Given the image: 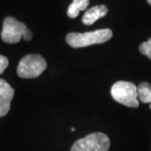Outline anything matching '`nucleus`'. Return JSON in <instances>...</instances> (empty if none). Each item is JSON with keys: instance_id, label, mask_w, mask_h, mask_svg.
Here are the masks:
<instances>
[{"instance_id": "nucleus-1", "label": "nucleus", "mask_w": 151, "mask_h": 151, "mask_svg": "<svg viewBox=\"0 0 151 151\" xmlns=\"http://www.w3.org/2000/svg\"><path fill=\"white\" fill-rule=\"evenodd\" d=\"M113 37V31L110 29H97L86 33H70L66 35L67 44L73 48L86 47L96 44L107 42Z\"/></svg>"}, {"instance_id": "nucleus-2", "label": "nucleus", "mask_w": 151, "mask_h": 151, "mask_svg": "<svg viewBox=\"0 0 151 151\" xmlns=\"http://www.w3.org/2000/svg\"><path fill=\"white\" fill-rule=\"evenodd\" d=\"M111 95L118 103L129 108H138V87L130 81H117L111 88Z\"/></svg>"}, {"instance_id": "nucleus-3", "label": "nucleus", "mask_w": 151, "mask_h": 151, "mask_svg": "<svg viewBox=\"0 0 151 151\" xmlns=\"http://www.w3.org/2000/svg\"><path fill=\"white\" fill-rule=\"evenodd\" d=\"M46 61L41 55L30 54L23 57L19 61L17 73L19 77L24 79L36 78L46 69Z\"/></svg>"}, {"instance_id": "nucleus-4", "label": "nucleus", "mask_w": 151, "mask_h": 151, "mask_svg": "<svg viewBox=\"0 0 151 151\" xmlns=\"http://www.w3.org/2000/svg\"><path fill=\"white\" fill-rule=\"evenodd\" d=\"M110 139L103 133H93L76 141L71 151H108Z\"/></svg>"}, {"instance_id": "nucleus-5", "label": "nucleus", "mask_w": 151, "mask_h": 151, "mask_svg": "<svg viewBox=\"0 0 151 151\" xmlns=\"http://www.w3.org/2000/svg\"><path fill=\"white\" fill-rule=\"evenodd\" d=\"M27 29L24 23L18 21L13 17H7L3 24V30L1 33L2 40L8 44L18 43L20 41Z\"/></svg>"}, {"instance_id": "nucleus-6", "label": "nucleus", "mask_w": 151, "mask_h": 151, "mask_svg": "<svg viewBox=\"0 0 151 151\" xmlns=\"http://www.w3.org/2000/svg\"><path fill=\"white\" fill-rule=\"evenodd\" d=\"M14 96V89L4 79H0V117L5 116L9 112Z\"/></svg>"}, {"instance_id": "nucleus-7", "label": "nucleus", "mask_w": 151, "mask_h": 151, "mask_svg": "<svg viewBox=\"0 0 151 151\" xmlns=\"http://www.w3.org/2000/svg\"><path fill=\"white\" fill-rule=\"evenodd\" d=\"M108 8L105 5H97L86 11L82 17V22L86 25H91L97 19L106 16L108 14Z\"/></svg>"}, {"instance_id": "nucleus-8", "label": "nucleus", "mask_w": 151, "mask_h": 151, "mask_svg": "<svg viewBox=\"0 0 151 151\" xmlns=\"http://www.w3.org/2000/svg\"><path fill=\"white\" fill-rule=\"evenodd\" d=\"M89 5V0H73L68 8L67 15L71 18L75 19L78 16L80 11H83Z\"/></svg>"}, {"instance_id": "nucleus-9", "label": "nucleus", "mask_w": 151, "mask_h": 151, "mask_svg": "<svg viewBox=\"0 0 151 151\" xmlns=\"http://www.w3.org/2000/svg\"><path fill=\"white\" fill-rule=\"evenodd\" d=\"M138 98L143 103H150L151 109V85L149 82H142L138 86Z\"/></svg>"}, {"instance_id": "nucleus-10", "label": "nucleus", "mask_w": 151, "mask_h": 151, "mask_svg": "<svg viewBox=\"0 0 151 151\" xmlns=\"http://www.w3.org/2000/svg\"><path fill=\"white\" fill-rule=\"evenodd\" d=\"M139 51L151 60V38L148 41L141 44L139 45Z\"/></svg>"}, {"instance_id": "nucleus-11", "label": "nucleus", "mask_w": 151, "mask_h": 151, "mask_svg": "<svg viewBox=\"0 0 151 151\" xmlns=\"http://www.w3.org/2000/svg\"><path fill=\"white\" fill-rule=\"evenodd\" d=\"M9 65V60L7 57L0 55V75L4 71Z\"/></svg>"}, {"instance_id": "nucleus-12", "label": "nucleus", "mask_w": 151, "mask_h": 151, "mask_svg": "<svg viewBox=\"0 0 151 151\" xmlns=\"http://www.w3.org/2000/svg\"><path fill=\"white\" fill-rule=\"evenodd\" d=\"M32 33H31V31H30L29 29H27L25 30V32L24 33V35H23V38H24L26 41H29V40H32Z\"/></svg>"}, {"instance_id": "nucleus-13", "label": "nucleus", "mask_w": 151, "mask_h": 151, "mask_svg": "<svg viewBox=\"0 0 151 151\" xmlns=\"http://www.w3.org/2000/svg\"><path fill=\"white\" fill-rule=\"evenodd\" d=\"M147 2L149 3V4H150V5H151V0H147Z\"/></svg>"}, {"instance_id": "nucleus-14", "label": "nucleus", "mask_w": 151, "mask_h": 151, "mask_svg": "<svg viewBox=\"0 0 151 151\" xmlns=\"http://www.w3.org/2000/svg\"><path fill=\"white\" fill-rule=\"evenodd\" d=\"M71 131H75V129L74 128H71Z\"/></svg>"}]
</instances>
